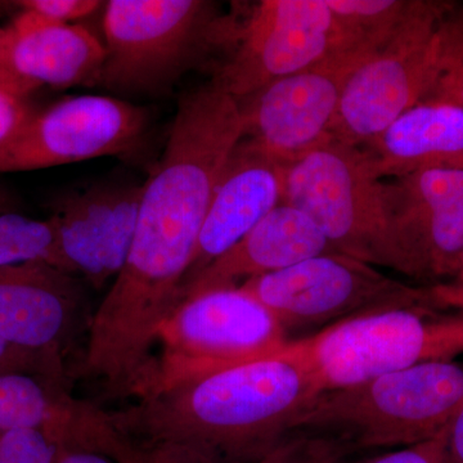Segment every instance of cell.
<instances>
[{"label": "cell", "mask_w": 463, "mask_h": 463, "mask_svg": "<svg viewBox=\"0 0 463 463\" xmlns=\"http://www.w3.org/2000/svg\"><path fill=\"white\" fill-rule=\"evenodd\" d=\"M315 443V438H288L259 463H306Z\"/></svg>", "instance_id": "f1b7e54d"}, {"label": "cell", "mask_w": 463, "mask_h": 463, "mask_svg": "<svg viewBox=\"0 0 463 463\" xmlns=\"http://www.w3.org/2000/svg\"><path fill=\"white\" fill-rule=\"evenodd\" d=\"M288 354L306 365L322 392L463 354V313L430 307H388L353 317L303 340Z\"/></svg>", "instance_id": "3957f363"}, {"label": "cell", "mask_w": 463, "mask_h": 463, "mask_svg": "<svg viewBox=\"0 0 463 463\" xmlns=\"http://www.w3.org/2000/svg\"><path fill=\"white\" fill-rule=\"evenodd\" d=\"M392 269L443 282L463 255V170H422L386 181Z\"/></svg>", "instance_id": "7c38bea8"}, {"label": "cell", "mask_w": 463, "mask_h": 463, "mask_svg": "<svg viewBox=\"0 0 463 463\" xmlns=\"http://www.w3.org/2000/svg\"><path fill=\"white\" fill-rule=\"evenodd\" d=\"M0 88L23 99H27L30 93L36 90L35 87L18 78L12 70L9 62L8 27H0Z\"/></svg>", "instance_id": "83f0119b"}, {"label": "cell", "mask_w": 463, "mask_h": 463, "mask_svg": "<svg viewBox=\"0 0 463 463\" xmlns=\"http://www.w3.org/2000/svg\"><path fill=\"white\" fill-rule=\"evenodd\" d=\"M326 252L336 251L315 222L281 203L233 248L194 277L183 288L182 300L209 289L232 288L242 279L248 281L279 272Z\"/></svg>", "instance_id": "2e32d148"}, {"label": "cell", "mask_w": 463, "mask_h": 463, "mask_svg": "<svg viewBox=\"0 0 463 463\" xmlns=\"http://www.w3.org/2000/svg\"><path fill=\"white\" fill-rule=\"evenodd\" d=\"M54 463H121L93 450L78 449V448H61Z\"/></svg>", "instance_id": "1f68e13d"}, {"label": "cell", "mask_w": 463, "mask_h": 463, "mask_svg": "<svg viewBox=\"0 0 463 463\" xmlns=\"http://www.w3.org/2000/svg\"><path fill=\"white\" fill-rule=\"evenodd\" d=\"M361 148L383 179L422 170H463V108L448 102L419 103Z\"/></svg>", "instance_id": "ac0fdd59"}, {"label": "cell", "mask_w": 463, "mask_h": 463, "mask_svg": "<svg viewBox=\"0 0 463 463\" xmlns=\"http://www.w3.org/2000/svg\"><path fill=\"white\" fill-rule=\"evenodd\" d=\"M240 288L263 304L286 334L328 327L388 307L420 306L419 288L390 279L374 265L341 252H326L279 272L254 277Z\"/></svg>", "instance_id": "9c48e42d"}, {"label": "cell", "mask_w": 463, "mask_h": 463, "mask_svg": "<svg viewBox=\"0 0 463 463\" xmlns=\"http://www.w3.org/2000/svg\"><path fill=\"white\" fill-rule=\"evenodd\" d=\"M452 5L417 0L394 35L356 67L332 125L335 141L364 147L399 116L428 99L440 62L444 18Z\"/></svg>", "instance_id": "52a82bcc"}, {"label": "cell", "mask_w": 463, "mask_h": 463, "mask_svg": "<svg viewBox=\"0 0 463 463\" xmlns=\"http://www.w3.org/2000/svg\"><path fill=\"white\" fill-rule=\"evenodd\" d=\"M32 114L26 99L0 88V143L14 136Z\"/></svg>", "instance_id": "4316f807"}, {"label": "cell", "mask_w": 463, "mask_h": 463, "mask_svg": "<svg viewBox=\"0 0 463 463\" xmlns=\"http://www.w3.org/2000/svg\"><path fill=\"white\" fill-rule=\"evenodd\" d=\"M30 373L67 383L66 367L56 361L18 349L0 337V374Z\"/></svg>", "instance_id": "603a6c76"}, {"label": "cell", "mask_w": 463, "mask_h": 463, "mask_svg": "<svg viewBox=\"0 0 463 463\" xmlns=\"http://www.w3.org/2000/svg\"><path fill=\"white\" fill-rule=\"evenodd\" d=\"M0 463H8V462L5 461V459H3L2 457H0Z\"/></svg>", "instance_id": "836d02e7"}, {"label": "cell", "mask_w": 463, "mask_h": 463, "mask_svg": "<svg viewBox=\"0 0 463 463\" xmlns=\"http://www.w3.org/2000/svg\"><path fill=\"white\" fill-rule=\"evenodd\" d=\"M282 194L283 164L241 138L219 178L184 286L263 221Z\"/></svg>", "instance_id": "9a60e30c"}, {"label": "cell", "mask_w": 463, "mask_h": 463, "mask_svg": "<svg viewBox=\"0 0 463 463\" xmlns=\"http://www.w3.org/2000/svg\"><path fill=\"white\" fill-rule=\"evenodd\" d=\"M286 335L240 286L184 298L161 325L133 398L279 354L288 345Z\"/></svg>", "instance_id": "277c9868"}, {"label": "cell", "mask_w": 463, "mask_h": 463, "mask_svg": "<svg viewBox=\"0 0 463 463\" xmlns=\"http://www.w3.org/2000/svg\"><path fill=\"white\" fill-rule=\"evenodd\" d=\"M417 0H325L362 47L377 50L410 16Z\"/></svg>", "instance_id": "ffe728a7"}, {"label": "cell", "mask_w": 463, "mask_h": 463, "mask_svg": "<svg viewBox=\"0 0 463 463\" xmlns=\"http://www.w3.org/2000/svg\"><path fill=\"white\" fill-rule=\"evenodd\" d=\"M322 389L288 354L185 381L105 411L121 463H259L297 430Z\"/></svg>", "instance_id": "6da1fadb"}, {"label": "cell", "mask_w": 463, "mask_h": 463, "mask_svg": "<svg viewBox=\"0 0 463 463\" xmlns=\"http://www.w3.org/2000/svg\"><path fill=\"white\" fill-rule=\"evenodd\" d=\"M447 428L430 440L355 463H446Z\"/></svg>", "instance_id": "d4e9b609"}, {"label": "cell", "mask_w": 463, "mask_h": 463, "mask_svg": "<svg viewBox=\"0 0 463 463\" xmlns=\"http://www.w3.org/2000/svg\"><path fill=\"white\" fill-rule=\"evenodd\" d=\"M425 102H448L463 108V9L453 3L443 23L438 75Z\"/></svg>", "instance_id": "7402d4cb"}, {"label": "cell", "mask_w": 463, "mask_h": 463, "mask_svg": "<svg viewBox=\"0 0 463 463\" xmlns=\"http://www.w3.org/2000/svg\"><path fill=\"white\" fill-rule=\"evenodd\" d=\"M219 20L215 3L203 0H109L100 84L118 93L165 90L215 44Z\"/></svg>", "instance_id": "ba28073f"}, {"label": "cell", "mask_w": 463, "mask_h": 463, "mask_svg": "<svg viewBox=\"0 0 463 463\" xmlns=\"http://www.w3.org/2000/svg\"><path fill=\"white\" fill-rule=\"evenodd\" d=\"M9 33V62L36 90L100 84L105 45L83 26L57 24L33 12L16 17Z\"/></svg>", "instance_id": "e0dca14e"}, {"label": "cell", "mask_w": 463, "mask_h": 463, "mask_svg": "<svg viewBox=\"0 0 463 463\" xmlns=\"http://www.w3.org/2000/svg\"><path fill=\"white\" fill-rule=\"evenodd\" d=\"M373 52L361 47L326 58L237 99L242 138L283 165L334 141L347 80Z\"/></svg>", "instance_id": "30bf717a"}, {"label": "cell", "mask_w": 463, "mask_h": 463, "mask_svg": "<svg viewBox=\"0 0 463 463\" xmlns=\"http://www.w3.org/2000/svg\"><path fill=\"white\" fill-rule=\"evenodd\" d=\"M33 260L48 261L66 270L58 250L53 222L51 218L38 221L0 212V268Z\"/></svg>", "instance_id": "44dd1931"}, {"label": "cell", "mask_w": 463, "mask_h": 463, "mask_svg": "<svg viewBox=\"0 0 463 463\" xmlns=\"http://www.w3.org/2000/svg\"><path fill=\"white\" fill-rule=\"evenodd\" d=\"M282 203L309 216L335 251L392 269L386 179L364 148L334 139L285 164Z\"/></svg>", "instance_id": "8992f818"}, {"label": "cell", "mask_w": 463, "mask_h": 463, "mask_svg": "<svg viewBox=\"0 0 463 463\" xmlns=\"http://www.w3.org/2000/svg\"><path fill=\"white\" fill-rule=\"evenodd\" d=\"M17 5L52 23L70 24V21L94 14L102 3L97 0H23L17 2Z\"/></svg>", "instance_id": "cb8c5ba5"}, {"label": "cell", "mask_w": 463, "mask_h": 463, "mask_svg": "<svg viewBox=\"0 0 463 463\" xmlns=\"http://www.w3.org/2000/svg\"><path fill=\"white\" fill-rule=\"evenodd\" d=\"M215 47H224L225 56L212 81L241 99L362 45L325 0H263L250 5L240 20L221 17Z\"/></svg>", "instance_id": "5b68a950"}, {"label": "cell", "mask_w": 463, "mask_h": 463, "mask_svg": "<svg viewBox=\"0 0 463 463\" xmlns=\"http://www.w3.org/2000/svg\"><path fill=\"white\" fill-rule=\"evenodd\" d=\"M346 449L349 448L331 439L316 438L315 447L306 463H355L347 459Z\"/></svg>", "instance_id": "f546056e"}, {"label": "cell", "mask_w": 463, "mask_h": 463, "mask_svg": "<svg viewBox=\"0 0 463 463\" xmlns=\"http://www.w3.org/2000/svg\"><path fill=\"white\" fill-rule=\"evenodd\" d=\"M83 286L74 273L44 260L0 268V337L65 365L81 328L88 332Z\"/></svg>", "instance_id": "4fadbf2b"}, {"label": "cell", "mask_w": 463, "mask_h": 463, "mask_svg": "<svg viewBox=\"0 0 463 463\" xmlns=\"http://www.w3.org/2000/svg\"><path fill=\"white\" fill-rule=\"evenodd\" d=\"M420 306L439 312L463 313V279L419 288Z\"/></svg>", "instance_id": "484cf974"}, {"label": "cell", "mask_w": 463, "mask_h": 463, "mask_svg": "<svg viewBox=\"0 0 463 463\" xmlns=\"http://www.w3.org/2000/svg\"><path fill=\"white\" fill-rule=\"evenodd\" d=\"M446 463H463V404L447 428Z\"/></svg>", "instance_id": "4dcf8cb0"}, {"label": "cell", "mask_w": 463, "mask_h": 463, "mask_svg": "<svg viewBox=\"0 0 463 463\" xmlns=\"http://www.w3.org/2000/svg\"><path fill=\"white\" fill-rule=\"evenodd\" d=\"M146 109L127 100L78 96L33 111L0 143V173L32 172L130 151L147 129Z\"/></svg>", "instance_id": "8fae6325"}, {"label": "cell", "mask_w": 463, "mask_h": 463, "mask_svg": "<svg viewBox=\"0 0 463 463\" xmlns=\"http://www.w3.org/2000/svg\"><path fill=\"white\" fill-rule=\"evenodd\" d=\"M456 279H463V255H462V259H461V265H459L458 276H457Z\"/></svg>", "instance_id": "d6a6232c"}, {"label": "cell", "mask_w": 463, "mask_h": 463, "mask_svg": "<svg viewBox=\"0 0 463 463\" xmlns=\"http://www.w3.org/2000/svg\"><path fill=\"white\" fill-rule=\"evenodd\" d=\"M463 404V364L430 362L319 395L297 430L349 448L413 446L437 437Z\"/></svg>", "instance_id": "7a4b0ae2"}, {"label": "cell", "mask_w": 463, "mask_h": 463, "mask_svg": "<svg viewBox=\"0 0 463 463\" xmlns=\"http://www.w3.org/2000/svg\"><path fill=\"white\" fill-rule=\"evenodd\" d=\"M67 389L36 374H0V431L41 429L61 448L87 447L96 435L99 407L72 398Z\"/></svg>", "instance_id": "d6986e66"}, {"label": "cell", "mask_w": 463, "mask_h": 463, "mask_svg": "<svg viewBox=\"0 0 463 463\" xmlns=\"http://www.w3.org/2000/svg\"><path fill=\"white\" fill-rule=\"evenodd\" d=\"M143 185L109 183L70 194L51 216L65 269L94 288L114 281L132 248Z\"/></svg>", "instance_id": "5bb4252c"}]
</instances>
